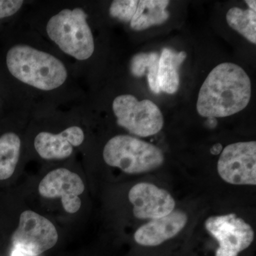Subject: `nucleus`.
Here are the masks:
<instances>
[{
    "label": "nucleus",
    "instance_id": "obj_9",
    "mask_svg": "<svg viewBox=\"0 0 256 256\" xmlns=\"http://www.w3.org/2000/svg\"><path fill=\"white\" fill-rule=\"evenodd\" d=\"M85 185L82 178L66 168L52 170L38 184V192L44 198H60L64 210L68 214L78 212L82 206L79 196L84 193Z\"/></svg>",
    "mask_w": 256,
    "mask_h": 256
},
{
    "label": "nucleus",
    "instance_id": "obj_7",
    "mask_svg": "<svg viewBox=\"0 0 256 256\" xmlns=\"http://www.w3.org/2000/svg\"><path fill=\"white\" fill-rule=\"evenodd\" d=\"M205 228L218 242L215 256H238L254 240L252 227L234 214L210 216Z\"/></svg>",
    "mask_w": 256,
    "mask_h": 256
},
{
    "label": "nucleus",
    "instance_id": "obj_16",
    "mask_svg": "<svg viewBox=\"0 0 256 256\" xmlns=\"http://www.w3.org/2000/svg\"><path fill=\"white\" fill-rule=\"evenodd\" d=\"M226 21L230 28L245 37L250 43L256 44V13L254 10H242L233 8L226 14Z\"/></svg>",
    "mask_w": 256,
    "mask_h": 256
},
{
    "label": "nucleus",
    "instance_id": "obj_6",
    "mask_svg": "<svg viewBox=\"0 0 256 256\" xmlns=\"http://www.w3.org/2000/svg\"><path fill=\"white\" fill-rule=\"evenodd\" d=\"M56 228L50 220L36 212L22 213L12 242L15 250L28 256H37L50 250L58 242Z\"/></svg>",
    "mask_w": 256,
    "mask_h": 256
},
{
    "label": "nucleus",
    "instance_id": "obj_19",
    "mask_svg": "<svg viewBox=\"0 0 256 256\" xmlns=\"http://www.w3.org/2000/svg\"><path fill=\"white\" fill-rule=\"evenodd\" d=\"M23 4L22 0H0V18L16 14Z\"/></svg>",
    "mask_w": 256,
    "mask_h": 256
},
{
    "label": "nucleus",
    "instance_id": "obj_17",
    "mask_svg": "<svg viewBox=\"0 0 256 256\" xmlns=\"http://www.w3.org/2000/svg\"><path fill=\"white\" fill-rule=\"evenodd\" d=\"M137 0H116L110 6V16L124 22H130L137 10Z\"/></svg>",
    "mask_w": 256,
    "mask_h": 256
},
{
    "label": "nucleus",
    "instance_id": "obj_21",
    "mask_svg": "<svg viewBox=\"0 0 256 256\" xmlns=\"http://www.w3.org/2000/svg\"><path fill=\"white\" fill-rule=\"evenodd\" d=\"M12 256H28L25 255V254H22V252H18V250H15L14 249V252H12Z\"/></svg>",
    "mask_w": 256,
    "mask_h": 256
},
{
    "label": "nucleus",
    "instance_id": "obj_5",
    "mask_svg": "<svg viewBox=\"0 0 256 256\" xmlns=\"http://www.w3.org/2000/svg\"><path fill=\"white\" fill-rule=\"evenodd\" d=\"M112 110L118 124L138 137L154 136L164 126L159 107L148 99L139 101L130 94L119 96L112 102Z\"/></svg>",
    "mask_w": 256,
    "mask_h": 256
},
{
    "label": "nucleus",
    "instance_id": "obj_10",
    "mask_svg": "<svg viewBox=\"0 0 256 256\" xmlns=\"http://www.w3.org/2000/svg\"><path fill=\"white\" fill-rule=\"evenodd\" d=\"M128 198L133 206V214L140 220L162 218L175 208L174 198L169 192L150 183H138L133 186Z\"/></svg>",
    "mask_w": 256,
    "mask_h": 256
},
{
    "label": "nucleus",
    "instance_id": "obj_11",
    "mask_svg": "<svg viewBox=\"0 0 256 256\" xmlns=\"http://www.w3.org/2000/svg\"><path fill=\"white\" fill-rule=\"evenodd\" d=\"M188 217L182 210H173L162 218L151 220L136 230L134 238L142 246H158L174 238L186 225Z\"/></svg>",
    "mask_w": 256,
    "mask_h": 256
},
{
    "label": "nucleus",
    "instance_id": "obj_13",
    "mask_svg": "<svg viewBox=\"0 0 256 256\" xmlns=\"http://www.w3.org/2000/svg\"><path fill=\"white\" fill-rule=\"evenodd\" d=\"M186 57L184 52L164 48L160 56L158 85L161 92L174 94L180 87L178 68Z\"/></svg>",
    "mask_w": 256,
    "mask_h": 256
},
{
    "label": "nucleus",
    "instance_id": "obj_2",
    "mask_svg": "<svg viewBox=\"0 0 256 256\" xmlns=\"http://www.w3.org/2000/svg\"><path fill=\"white\" fill-rule=\"evenodd\" d=\"M6 66L18 80L42 90H54L66 80L65 65L54 56L28 46L18 44L10 48Z\"/></svg>",
    "mask_w": 256,
    "mask_h": 256
},
{
    "label": "nucleus",
    "instance_id": "obj_12",
    "mask_svg": "<svg viewBox=\"0 0 256 256\" xmlns=\"http://www.w3.org/2000/svg\"><path fill=\"white\" fill-rule=\"evenodd\" d=\"M84 132L78 126H72L58 134L42 132L34 140V148L38 156L44 160H63L72 156L74 146L84 140Z\"/></svg>",
    "mask_w": 256,
    "mask_h": 256
},
{
    "label": "nucleus",
    "instance_id": "obj_1",
    "mask_svg": "<svg viewBox=\"0 0 256 256\" xmlns=\"http://www.w3.org/2000/svg\"><path fill=\"white\" fill-rule=\"evenodd\" d=\"M252 82L237 64L216 66L202 84L196 102L202 117L224 118L245 109L252 98Z\"/></svg>",
    "mask_w": 256,
    "mask_h": 256
},
{
    "label": "nucleus",
    "instance_id": "obj_15",
    "mask_svg": "<svg viewBox=\"0 0 256 256\" xmlns=\"http://www.w3.org/2000/svg\"><path fill=\"white\" fill-rule=\"evenodd\" d=\"M21 140L18 134L8 132L0 137V180L14 174L20 160Z\"/></svg>",
    "mask_w": 256,
    "mask_h": 256
},
{
    "label": "nucleus",
    "instance_id": "obj_3",
    "mask_svg": "<svg viewBox=\"0 0 256 256\" xmlns=\"http://www.w3.org/2000/svg\"><path fill=\"white\" fill-rule=\"evenodd\" d=\"M86 18L82 8L62 10L48 20L47 34L64 53L77 60H88L95 45Z\"/></svg>",
    "mask_w": 256,
    "mask_h": 256
},
{
    "label": "nucleus",
    "instance_id": "obj_8",
    "mask_svg": "<svg viewBox=\"0 0 256 256\" xmlns=\"http://www.w3.org/2000/svg\"><path fill=\"white\" fill-rule=\"evenodd\" d=\"M218 174L234 185L256 184V142H240L224 148L217 164Z\"/></svg>",
    "mask_w": 256,
    "mask_h": 256
},
{
    "label": "nucleus",
    "instance_id": "obj_4",
    "mask_svg": "<svg viewBox=\"0 0 256 256\" xmlns=\"http://www.w3.org/2000/svg\"><path fill=\"white\" fill-rule=\"evenodd\" d=\"M106 164L128 174H141L158 169L164 161L158 146L130 136H116L104 146Z\"/></svg>",
    "mask_w": 256,
    "mask_h": 256
},
{
    "label": "nucleus",
    "instance_id": "obj_18",
    "mask_svg": "<svg viewBox=\"0 0 256 256\" xmlns=\"http://www.w3.org/2000/svg\"><path fill=\"white\" fill-rule=\"evenodd\" d=\"M156 52L140 53L132 57L130 62V72L134 76L142 77L146 74L150 64L156 55Z\"/></svg>",
    "mask_w": 256,
    "mask_h": 256
},
{
    "label": "nucleus",
    "instance_id": "obj_20",
    "mask_svg": "<svg viewBox=\"0 0 256 256\" xmlns=\"http://www.w3.org/2000/svg\"><path fill=\"white\" fill-rule=\"evenodd\" d=\"M246 3L248 6L249 9L256 11V2L255 0H246Z\"/></svg>",
    "mask_w": 256,
    "mask_h": 256
},
{
    "label": "nucleus",
    "instance_id": "obj_14",
    "mask_svg": "<svg viewBox=\"0 0 256 256\" xmlns=\"http://www.w3.org/2000/svg\"><path fill=\"white\" fill-rule=\"evenodd\" d=\"M170 4L168 0H141L138 1L136 14L130 21V26L136 31L164 23L170 14L166 9Z\"/></svg>",
    "mask_w": 256,
    "mask_h": 256
}]
</instances>
